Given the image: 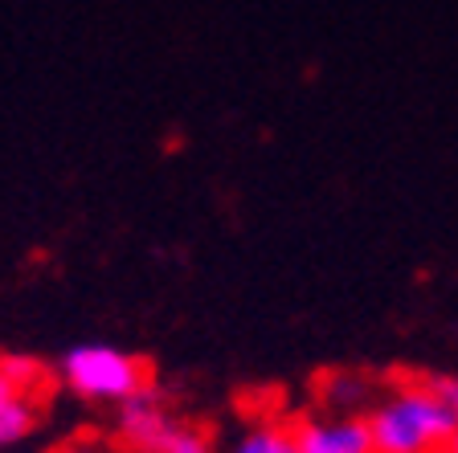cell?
<instances>
[{
  "label": "cell",
  "mask_w": 458,
  "mask_h": 453,
  "mask_svg": "<svg viewBox=\"0 0 458 453\" xmlns=\"http://www.w3.org/2000/svg\"><path fill=\"white\" fill-rule=\"evenodd\" d=\"M372 388L364 376H332L324 384V400L335 408V413H348V416H360V405H369Z\"/></svg>",
  "instance_id": "7"
},
{
  "label": "cell",
  "mask_w": 458,
  "mask_h": 453,
  "mask_svg": "<svg viewBox=\"0 0 458 453\" xmlns=\"http://www.w3.org/2000/svg\"><path fill=\"white\" fill-rule=\"evenodd\" d=\"M57 372L70 392L90 405H127L152 388V368L114 343H74L57 359Z\"/></svg>",
  "instance_id": "2"
},
{
  "label": "cell",
  "mask_w": 458,
  "mask_h": 453,
  "mask_svg": "<svg viewBox=\"0 0 458 453\" xmlns=\"http://www.w3.org/2000/svg\"><path fill=\"white\" fill-rule=\"evenodd\" d=\"M446 453H458V429H454V437L446 441Z\"/></svg>",
  "instance_id": "13"
},
{
  "label": "cell",
  "mask_w": 458,
  "mask_h": 453,
  "mask_svg": "<svg viewBox=\"0 0 458 453\" xmlns=\"http://www.w3.org/2000/svg\"><path fill=\"white\" fill-rule=\"evenodd\" d=\"M299 453H377L364 416L332 413V416H303L295 425Z\"/></svg>",
  "instance_id": "3"
},
{
  "label": "cell",
  "mask_w": 458,
  "mask_h": 453,
  "mask_svg": "<svg viewBox=\"0 0 458 453\" xmlns=\"http://www.w3.org/2000/svg\"><path fill=\"white\" fill-rule=\"evenodd\" d=\"M57 453H119L114 445H106L103 437H74V441H66Z\"/></svg>",
  "instance_id": "11"
},
{
  "label": "cell",
  "mask_w": 458,
  "mask_h": 453,
  "mask_svg": "<svg viewBox=\"0 0 458 453\" xmlns=\"http://www.w3.org/2000/svg\"><path fill=\"white\" fill-rule=\"evenodd\" d=\"M364 421L377 453H446V441L458 429V416L434 397L426 380L389 388L372 400Z\"/></svg>",
  "instance_id": "1"
},
{
  "label": "cell",
  "mask_w": 458,
  "mask_h": 453,
  "mask_svg": "<svg viewBox=\"0 0 458 453\" xmlns=\"http://www.w3.org/2000/svg\"><path fill=\"white\" fill-rule=\"evenodd\" d=\"M172 425H176V416L160 405L156 388H148V392H140L135 400L119 405V416H114L119 441L135 453H160V445H164V437H168Z\"/></svg>",
  "instance_id": "4"
},
{
  "label": "cell",
  "mask_w": 458,
  "mask_h": 453,
  "mask_svg": "<svg viewBox=\"0 0 458 453\" xmlns=\"http://www.w3.org/2000/svg\"><path fill=\"white\" fill-rule=\"evenodd\" d=\"M160 453H217L213 449V441L200 429H192V425H176L168 429V437H164V445H160Z\"/></svg>",
  "instance_id": "9"
},
{
  "label": "cell",
  "mask_w": 458,
  "mask_h": 453,
  "mask_svg": "<svg viewBox=\"0 0 458 453\" xmlns=\"http://www.w3.org/2000/svg\"><path fill=\"white\" fill-rule=\"evenodd\" d=\"M225 453H299L295 429L278 425V421H258V425L242 429Z\"/></svg>",
  "instance_id": "6"
},
{
  "label": "cell",
  "mask_w": 458,
  "mask_h": 453,
  "mask_svg": "<svg viewBox=\"0 0 458 453\" xmlns=\"http://www.w3.org/2000/svg\"><path fill=\"white\" fill-rule=\"evenodd\" d=\"M41 425V408L33 405V397L25 392H13L4 405H0V449H13L25 437H33Z\"/></svg>",
  "instance_id": "5"
},
{
  "label": "cell",
  "mask_w": 458,
  "mask_h": 453,
  "mask_svg": "<svg viewBox=\"0 0 458 453\" xmlns=\"http://www.w3.org/2000/svg\"><path fill=\"white\" fill-rule=\"evenodd\" d=\"M13 392H17V388H13V384H9V380H4V372H0V405H4V400H9V397H13Z\"/></svg>",
  "instance_id": "12"
},
{
  "label": "cell",
  "mask_w": 458,
  "mask_h": 453,
  "mask_svg": "<svg viewBox=\"0 0 458 453\" xmlns=\"http://www.w3.org/2000/svg\"><path fill=\"white\" fill-rule=\"evenodd\" d=\"M426 384L434 388V397L458 416V376H426Z\"/></svg>",
  "instance_id": "10"
},
{
  "label": "cell",
  "mask_w": 458,
  "mask_h": 453,
  "mask_svg": "<svg viewBox=\"0 0 458 453\" xmlns=\"http://www.w3.org/2000/svg\"><path fill=\"white\" fill-rule=\"evenodd\" d=\"M0 372H4V380H9L17 392H33V388L46 384V364L33 356H21V351H9V356H0Z\"/></svg>",
  "instance_id": "8"
}]
</instances>
